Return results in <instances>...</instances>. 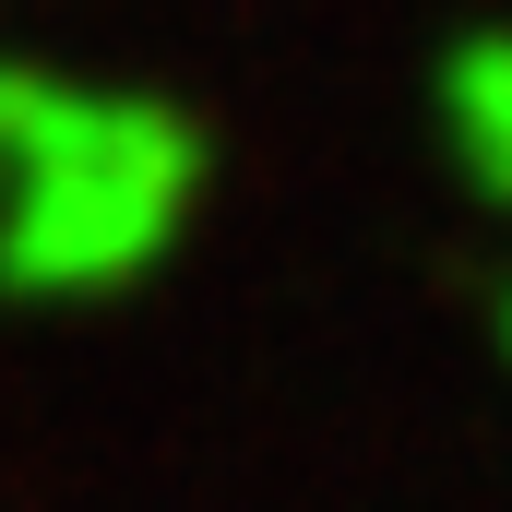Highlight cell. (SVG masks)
I'll list each match as a JSON object with an SVG mask.
<instances>
[{
  "instance_id": "cell-3",
  "label": "cell",
  "mask_w": 512,
  "mask_h": 512,
  "mask_svg": "<svg viewBox=\"0 0 512 512\" xmlns=\"http://www.w3.org/2000/svg\"><path fill=\"white\" fill-rule=\"evenodd\" d=\"M36 84H48V60H12V48H0V191H12V143L36 120Z\"/></svg>"
},
{
  "instance_id": "cell-4",
  "label": "cell",
  "mask_w": 512,
  "mask_h": 512,
  "mask_svg": "<svg viewBox=\"0 0 512 512\" xmlns=\"http://www.w3.org/2000/svg\"><path fill=\"white\" fill-rule=\"evenodd\" d=\"M501 358H512V286H501Z\"/></svg>"
},
{
  "instance_id": "cell-1",
  "label": "cell",
  "mask_w": 512,
  "mask_h": 512,
  "mask_svg": "<svg viewBox=\"0 0 512 512\" xmlns=\"http://www.w3.org/2000/svg\"><path fill=\"white\" fill-rule=\"evenodd\" d=\"M203 179H215V143L179 96L48 72L36 120L12 143V191H0V298L84 310V298L143 286L203 215Z\"/></svg>"
},
{
  "instance_id": "cell-2",
  "label": "cell",
  "mask_w": 512,
  "mask_h": 512,
  "mask_svg": "<svg viewBox=\"0 0 512 512\" xmlns=\"http://www.w3.org/2000/svg\"><path fill=\"white\" fill-rule=\"evenodd\" d=\"M429 131H441V167L489 215H512V24L441 36V60H429Z\"/></svg>"
}]
</instances>
